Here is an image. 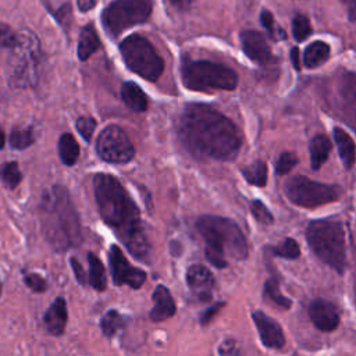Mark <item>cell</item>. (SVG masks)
Returning <instances> with one entry per match:
<instances>
[{"label":"cell","mask_w":356,"mask_h":356,"mask_svg":"<svg viewBox=\"0 0 356 356\" xmlns=\"http://www.w3.org/2000/svg\"><path fill=\"white\" fill-rule=\"evenodd\" d=\"M127 324V318L118 312V310H108L100 320V328H102V332L111 338L114 337L121 328H124Z\"/></svg>","instance_id":"cell-27"},{"label":"cell","mask_w":356,"mask_h":356,"mask_svg":"<svg viewBox=\"0 0 356 356\" xmlns=\"http://www.w3.org/2000/svg\"><path fill=\"white\" fill-rule=\"evenodd\" d=\"M181 79L185 88L197 92L234 90L238 85L236 72L220 63L207 60H184Z\"/></svg>","instance_id":"cell-6"},{"label":"cell","mask_w":356,"mask_h":356,"mask_svg":"<svg viewBox=\"0 0 356 356\" xmlns=\"http://www.w3.org/2000/svg\"><path fill=\"white\" fill-rule=\"evenodd\" d=\"M243 178L254 186H264L267 182V165L264 161L257 160L252 163L250 165H246L242 168Z\"/></svg>","instance_id":"cell-28"},{"label":"cell","mask_w":356,"mask_h":356,"mask_svg":"<svg viewBox=\"0 0 356 356\" xmlns=\"http://www.w3.org/2000/svg\"><path fill=\"white\" fill-rule=\"evenodd\" d=\"M178 135L185 147L197 157L228 161L242 146L239 128L209 104H188L178 120Z\"/></svg>","instance_id":"cell-1"},{"label":"cell","mask_w":356,"mask_h":356,"mask_svg":"<svg viewBox=\"0 0 356 356\" xmlns=\"http://www.w3.org/2000/svg\"><path fill=\"white\" fill-rule=\"evenodd\" d=\"M250 211H252L253 217H254L260 224L268 225V224H273V221H274L273 214H271L270 210L264 206V203L260 202V200H252V202H250Z\"/></svg>","instance_id":"cell-36"},{"label":"cell","mask_w":356,"mask_h":356,"mask_svg":"<svg viewBox=\"0 0 356 356\" xmlns=\"http://www.w3.org/2000/svg\"><path fill=\"white\" fill-rule=\"evenodd\" d=\"M309 317L313 325L323 332H331L339 325V312L327 299L317 298L312 300L309 305Z\"/></svg>","instance_id":"cell-14"},{"label":"cell","mask_w":356,"mask_h":356,"mask_svg":"<svg viewBox=\"0 0 356 356\" xmlns=\"http://www.w3.org/2000/svg\"><path fill=\"white\" fill-rule=\"evenodd\" d=\"M96 150L99 157L107 163L124 164L135 156V149L127 132L118 125H108L99 134Z\"/></svg>","instance_id":"cell-11"},{"label":"cell","mask_w":356,"mask_h":356,"mask_svg":"<svg viewBox=\"0 0 356 356\" xmlns=\"http://www.w3.org/2000/svg\"><path fill=\"white\" fill-rule=\"evenodd\" d=\"M260 22H261V25L266 28V31H267V33H268V36L271 38V39H274V40H277V39H284L285 38V32L278 26H275V24H274V17H273V14L268 11V10H263L261 11V14H260Z\"/></svg>","instance_id":"cell-34"},{"label":"cell","mask_w":356,"mask_h":356,"mask_svg":"<svg viewBox=\"0 0 356 356\" xmlns=\"http://www.w3.org/2000/svg\"><path fill=\"white\" fill-rule=\"evenodd\" d=\"M172 6L178 7V8H188L195 0H168Z\"/></svg>","instance_id":"cell-46"},{"label":"cell","mask_w":356,"mask_h":356,"mask_svg":"<svg viewBox=\"0 0 356 356\" xmlns=\"http://www.w3.org/2000/svg\"><path fill=\"white\" fill-rule=\"evenodd\" d=\"M58 156L65 165H74L79 157V145L71 134H63L58 139Z\"/></svg>","instance_id":"cell-26"},{"label":"cell","mask_w":356,"mask_h":356,"mask_svg":"<svg viewBox=\"0 0 356 356\" xmlns=\"http://www.w3.org/2000/svg\"><path fill=\"white\" fill-rule=\"evenodd\" d=\"M306 241L313 253L338 274L345 273L346 236L337 220H314L306 228Z\"/></svg>","instance_id":"cell-5"},{"label":"cell","mask_w":356,"mask_h":356,"mask_svg":"<svg viewBox=\"0 0 356 356\" xmlns=\"http://www.w3.org/2000/svg\"><path fill=\"white\" fill-rule=\"evenodd\" d=\"M284 189L286 197L293 204L305 209H316L318 206L332 203L342 195V189L337 185L317 182L302 175L289 178Z\"/></svg>","instance_id":"cell-9"},{"label":"cell","mask_w":356,"mask_h":356,"mask_svg":"<svg viewBox=\"0 0 356 356\" xmlns=\"http://www.w3.org/2000/svg\"><path fill=\"white\" fill-rule=\"evenodd\" d=\"M107 256L114 285H128L134 289H139L145 284L146 273L142 268L134 267L118 245H111Z\"/></svg>","instance_id":"cell-13"},{"label":"cell","mask_w":356,"mask_h":356,"mask_svg":"<svg viewBox=\"0 0 356 356\" xmlns=\"http://www.w3.org/2000/svg\"><path fill=\"white\" fill-rule=\"evenodd\" d=\"M0 178H1L6 188H8V189L17 188L19 185L21 179H22V174L19 171L18 163L17 161H7V163L1 164Z\"/></svg>","instance_id":"cell-30"},{"label":"cell","mask_w":356,"mask_h":356,"mask_svg":"<svg viewBox=\"0 0 356 356\" xmlns=\"http://www.w3.org/2000/svg\"><path fill=\"white\" fill-rule=\"evenodd\" d=\"M100 47V39L92 24L85 25L81 29L78 40V58L86 61Z\"/></svg>","instance_id":"cell-22"},{"label":"cell","mask_w":356,"mask_h":356,"mask_svg":"<svg viewBox=\"0 0 356 356\" xmlns=\"http://www.w3.org/2000/svg\"><path fill=\"white\" fill-rule=\"evenodd\" d=\"M93 191L103 221L136 260L150 264L152 248L143 229L140 211L122 184L113 175L99 172L93 178Z\"/></svg>","instance_id":"cell-2"},{"label":"cell","mask_w":356,"mask_h":356,"mask_svg":"<svg viewBox=\"0 0 356 356\" xmlns=\"http://www.w3.org/2000/svg\"><path fill=\"white\" fill-rule=\"evenodd\" d=\"M40 63V44L31 31L18 33V44L14 47L11 81L17 86H31L38 81Z\"/></svg>","instance_id":"cell-10"},{"label":"cell","mask_w":356,"mask_h":356,"mask_svg":"<svg viewBox=\"0 0 356 356\" xmlns=\"http://www.w3.org/2000/svg\"><path fill=\"white\" fill-rule=\"evenodd\" d=\"M120 51L125 65L143 79L156 82L161 76L164 61L145 36L129 35L120 43Z\"/></svg>","instance_id":"cell-7"},{"label":"cell","mask_w":356,"mask_h":356,"mask_svg":"<svg viewBox=\"0 0 356 356\" xmlns=\"http://www.w3.org/2000/svg\"><path fill=\"white\" fill-rule=\"evenodd\" d=\"M68 320L67 313V303L63 296H58L54 299V302L49 306V309L44 313L43 323L49 334L58 337L64 332L65 325Z\"/></svg>","instance_id":"cell-19"},{"label":"cell","mask_w":356,"mask_h":356,"mask_svg":"<svg viewBox=\"0 0 356 356\" xmlns=\"http://www.w3.org/2000/svg\"><path fill=\"white\" fill-rule=\"evenodd\" d=\"M312 33V25L307 17L298 14L292 19V35L298 42H303Z\"/></svg>","instance_id":"cell-33"},{"label":"cell","mask_w":356,"mask_h":356,"mask_svg":"<svg viewBox=\"0 0 356 356\" xmlns=\"http://www.w3.org/2000/svg\"><path fill=\"white\" fill-rule=\"evenodd\" d=\"M40 228L56 252H65L82 242L79 216L64 186L53 185L42 197Z\"/></svg>","instance_id":"cell-3"},{"label":"cell","mask_w":356,"mask_h":356,"mask_svg":"<svg viewBox=\"0 0 356 356\" xmlns=\"http://www.w3.org/2000/svg\"><path fill=\"white\" fill-rule=\"evenodd\" d=\"M264 298L271 300L275 306L281 307V309H285L288 310L291 306H292V300L289 298H286L285 295L281 293L280 291V285H278V281L275 278H268L264 282Z\"/></svg>","instance_id":"cell-29"},{"label":"cell","mask_w":356,"mask_h":356,"mask_svg":"<svg viewBox=\"0 0 356 356\" xmlns=\"http://www.w3.org/2000/svg\"><path fill=\"white\" fill-rule=\"evenodd\" d=\"M18 44V33L10 25L0 22V49H14Z\"/></svg>","instance_id":"cell-37"},{"label":"cell","mask_w":356,"mask_h":356,"mask_svg":"<svg viewBox=\"0 0 356 356\" xmlns=\"http://www.w3.org/2000/svg\"><path fill=\"white\" fill-rule=\"evenodd\" d=\"M330 57V46L323 40L310 43L303 51V64L307 68H316L324 64Z\"/></svg>","instance_id":"cell-24"},{"label":"cell","mask_w":356,"mask_h":356,"mask_svg":"<svg viewBox=\"0 0 356 356\" xmlns=\"http://www.w3.org/2000/svg\"><path fill=\"white\" fill-rule=\"evenodd\" d=\"M57 21L64 26V28H68L70 25V21H71V6L70 4H64L63 7L58 8L57 13H54Z\"/></svg>","instance_id":"cell-42"},{"label":"cell","mask_w":356,"mask_h":356,"mask_svg":"<svg viewBox=\"0 0 356 356\" xmlns=\"http://www.w3.org/2000/svg\"><path fill=\"white\" fill-rule=\"evenodd\" d=\"M88 264H89V273H88L89 285L99 292L106 291L107 278H106V270H104L102 260L96 254L89 252L88 253Z\"/></svg>","instance_id":"cell-25"},{"label":"cell","mask_w":356,"mask_h":356,"mask_svg":"<svg viewBox=\"0 0 356 356\" xmlns=\"http://www.w3.org/2000/svg\"><path fill=\"white\" fill-rule=\"evenodd\" d=\"M334 142L338 149V154L345 165V168H352L356 161V145L352 139V136L343 131L342 128H334L332 131Z\"/></svg>","instance_id":"cell-20"},{"label":"cell","mask_w":356,"mask_h":356,"mask_svg":"<svg viewBox=\"0 0 356 356\" xmlns=\"http://www.w3.org/2000/svg\"><path fill=\"white\" fill-rule=\"evenodd\" d=\"M4 143H6V135H4V131L0 128V149L4 147Z\"/></svg>","instance_id":"cell-47"},{"label":"cell","mask_w":356,"mask_h":356,"mask_svg":"<svg viewBox=\"0 0 356 356\" xmlns=\"http://www.w3.org/2000/svg\"><path fill=\"white\" fill-rule=\"evenodd\" d=\"M342 6L346 10V14L352 22L356 21V0H341Z\"/></svg>","instance_id":"cell-43"},{"label":"cell","mask_w":356,"mask_h":356,"mask_svg":"<svg viewBox=\"0 0 356 356\" xmlns=\"http://www.w3.org/2000/svg\"><path fill=\"white\" fill-rule=\"evenodd\" d=\"M252 318L259 331L260 341L263 342V345L266 348L281 349L285 345L284 331H282L281 325L274 318H271L261 310L253 312Z\"/></svg>","instance_id":"cell-15"},{"label":"cell","mask_w":356,"mask_h":356,"mask_svg":"<svg viewBox=\"0 0 356 356\" xmlns=\"http://www.w3.org/2000/svg\"><path fill=\"white\" fill-rule=\"evenodd\" d=\"M334 108L356 131V74L341 71L334 79Z\"/></svg>","instance_id":"cell-12"},{"label":"cell","mask_w":356,"mask_h":356,"mask_svg":"<svg viewBox=\"0 0 356 356\" xmlns=\"http://www.w3.org/2000/svg\"><path fill=\"white\" fill-rule=\"evenodd\" d=\"M70 263H71V267H72V273H74V275H75L76 281H78L81 285H86V284H89L88 275H86V273H85V270H83L82 264H81V263H79V261H78L75 257H71Z\"/></svg>","instance_id":"cell-40"},{"label":"cell","mask_w":356,"mask_h":356,"mask_svg":"<svg viewBox=\"0 0 356 356\" xmlns=\"http://www.w3.org/2000/svg\"><path fill=\"white\" fill-rule=\"evenodd\" d=\"M196 229L203 238L206 259L217 268L228 266L227 257L245 260L248 243L238 224L220 216H202L196 221Z\"/></svg>","instance_id":"cell-4"},{"label":"cell","mask_w":356,"mask_h":356,"mask_svg":"<svg viewBox=\"0 0 356 356\" xmlns=\"http://www.w3.org/2000/svg\"><path fill=\"white\" fill-rule=\"evenodd\" d=\"M153 11V0H114L102 13V22L115 38L128 28L145 22Z\"/></svg>","instance_id":"cell-8"},{"label":"cell","mask_w":356,"mask_h":356,"mask_svg":"<svg viewBox=\"0 0 356 356\" xmlns=\"http://www.w3.org/2000/svg\"><path fill=\"white\" fill-rule=\"evenodd\" d=\"M24 282H25V285H26L32 292H35V293H42V292H44V291L47 289V285H49L47 281H46L42 275H39V274H36V273L25 274Z\"/></svg>","instance_id":"cell-39"},{"label":"cell","mask_w":356,"mask_h":356,"mask_svg":"<svg viewBox=\"0 0 356 356\" xmlns=\"http://www.w3.org/2000/svg\"><path fill=\"white\" fill-rule=\"evenodd\" d=\"M186 285L197 299L204 302L211 299L216 280L207 267L202 264H192L186 270Z\"/></svg>","instance_id":"cell-17"},{"label":"cell","mask_w":356,"mask_h":356,"mask_svg":"<svg viewBox=\"0 0 356 356\" xmlns=\"http://www.w3.org/2000/svg\"><path fill=\"white\" fill-rule=\"evenodd\" d=\"M299 49L298 47H293L292 50H291V60H292V64H293V67L298 70V71H300V57H299Z\"/></svg>","instance_id":"cell-45"},{"label":"cell","mask_w":356,"mask_h":356,"mask_svg":"<svg viewBox=\"0 0 356 356\" xmlns=\"http://www.w3.org/2000/svg\"><path fill=\"white\" fill-rule=\"evenodd\" d=\"M78 3V8L82 11V13H86L89 10H92L96 4V0H76Z\"/></svg>","instance_id":"cell-44"},{"label":"cell","mask_w":356,"mask_h":356,"mask_svg":"<svg viewBox=\"0 0 356 356\" xmlns=\"http://www.w3.org/2000/svg\"><path fill=\"white\" fill-rule=\"evenodd\" d=\"M1 289H3V285H1V281H0V295H1Z\"/></svg>","instance_id":"cell-48"},{"label":"cell","mask_w":356,"mask_h":356,"mask_svg":"<svg viewBox=\"0 0 356 356\" xmlns=\"http://www.w3.org/2000/svg\"><path fill=\"white\" fill-rule=\"evenodd\" d=\"M152 299H153V307L149 313V317L152 321L154 323L165 321L175 314L177 305L171 292L165 285L159 284L152 293Z\"/></svg>","instance_id":"cell-18"},{"label":"cell","mask_w":356,"mask_h":356,"mask_svg":"<svg viewBox=\"0 0 356 356\" xmlns=\"http://www.w3.org/2000/svg\"><path fill=\"white\" fill-rule=\"evenodd\" d=\"M298 157L292 152H284L280 154L277 164H275V172L280 175H285L292 171V168L298 164Z\"/></svg>","instance_id":"cell-35"},{"label":"cell","mask_w":356,"mask_h":356,"mask_svg":"<svg viewBox=\"0 0 356 356\" xmlns=\"http://www.w3.org/2000/svg\"><path fill=\"white\" fill-rule=\"evenodd\" d=\"M33 132L31 128H15L10 135V146L17 150L26 149L33 143Z\"/></svg>","instance_id":"cell-32"},{"label":"cell","mask_w":356,"mask_h":356,"mask_svg":"<svg viewBox=\"0 0 356 356\" xmlns=\"http://www.w3.org/2000/svg\"><path fill=\"white\" fill-rule=\"evenodd\" d=\"M76 131L79 132V135L86 140V142H90L92 139V135H93V131L96 128V121L92 118V117H79L76 120Z\"/></svg>","instance_id":"cell-38"},{"label":"cell","mask_w":356,"mask_h":356,"mask_svg":"<svg viewBox=\"0 0 356 356\" xmlns=\"http://www.w3.org/2000/svg\"><path fill=\"white\" fill-rule=\"evenodd\" d=\"M332 143L325 135H316L312 138L309 150H310V165L313 170H318L328 159Z\"/></svg>","instance_id":"cell-23"},{"label":"cell","mask_w":356,"mask_h":356,"mask_svg":"<svg viewBox=\"0 0 356 356\" xmlns=\"http://www.w3.org/2000/svg\"><path fill=\"white\" fill-rule=\"evenodd\" d=\"M241 43L243 53L259 65H268L274 63V56L266 38L257 31H243L241 32Z\"/></svg>","instance_id":"cell-16"},{"label":"cell","mask_w":356,"mask_h":356,"mask_svg":"<svg viewBox=\"0 0 356 356\" xmlns=\"http://www.w3.org/2000/svg\"><path fill=\"white\" fill-rule=\"evenodd\" d=\"M224 306H225L224 302H217V303L211 305L209 309H206V310L202 313V316H200V323H202V325L209 324V323L213 320V317L220 312V309L224 307Z\"/></svg>","instance_id":"cell-41"},{"label":"cell","mask_w":356,"mask_h":356,"mask_svg":"<svg viewBox=\"0 0 356 356\" xmlns=\"http://www.w3.org/2000/svg\"><path fill=\"white\" fill-rule=\"evenodd\" d=\"M271 253L277 257L296 260L300 256V248L293 238H285L280 245L271 248Z\"/></svg>","instance_id":"cell-31"},{"label":"cell","mask_w":356,"mask_h":356,"mask_svg":"<svg viewBox=\"0 0 356 356\" xmlns=\"http://www.w3.org/2000/svg\"><path fill=\"white\" fill-rule=\"evenodd\" d=\"M121 99L122 102L134 111H145L149 106L145 92L135 82H124L121 86Z\"/></svg>","instance_id":"cell-21"}]
</instances>
